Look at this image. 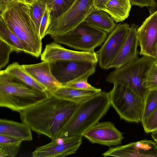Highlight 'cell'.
Returning a JSON list of instances; mask_svg holds the SVG:
<instances>
[{"label": "cell", "instance_id": "836d02e7", "mask_svg": "<svg viewBox=\"0 0 157 157\" xmlns=\"http://www.w3.org/2000/svg\"><path fill=\"white\" fill-rule=\"evenodd\" d=\"M16 0H0V13L4 11L10 3Z\"/></svg>", "mask_w": 157, "mask_h": 157}, {"label": "cell", "instance_id": "4fadbf2b", "mask_svg": "<svg viewBox=\"0 0 157 157\" xmlns=\"http://www.w3.org/2000/svg\"><path fill=\"white\" fill-rule=\"evenodd\" d=\"M82 136L92 144L109 147L120 145L124 138L123 133L109 121L98 122L85 132Z\"/></svg>", "mask_w": 157, "mask_h": 157}, {"label": "cell", "instance_id": "484cf974", "mask_svg": "<svg viewBox=\"0 0 157 157\" xmlns=\"http://www.w3.org/2000/svg\"><path fill=\"white\" fill-rule=\"evenodd\" d=\"M157 108V88L148 89L144 98L141 122L144 121Z\"/></svg>", "mask_w": 157, "mask_h": 157}, {"label": "cell", "instance_id": "ac0fdd59", "mask_svg": "<svg viewBox=\"0 0 157 157\" xmlns=\"http://www.w3.org/2000/svg\"><path fill=\"white\" fill-rule=\"evenodd\" d=\"M31 129L26 123L6 119H0V134L11 136L22 141L33 140Z\"/></svg>", "mask_w": 157, "mask_h": 157}, {"label": "cell", "instance_id": "30bf717a", "mask_svg": "<svg viewBox=\"0 0 157 157\" xmlns=\"http://www.w3.org/2000/svg\"><path fill=\"white\" fill-rule=\"evenodd\" d=\"M130 29L127 23H120L109 33L100 49L96 53L100 67L109 69L111 63L125 42Z\"/></svg>", "mask_w": 157, "mask_h": 157}, {"label": "cell", "instance_id": "277c9868", "mask_svg": "<svg viewBox=\"0 0 157 157\" xmlns=\"http://www.w3.org/2000/svg\"><path fill=\"white\" fill-rule=\"evenodd\" d=\"M50 96L47 91L31 87L4 70H0V107L19 113Z\"/></svg>", "mask_w": 157, "mask_h": 157}, {"label": "cell", "instance_id": "d590c367", "mask_svg": "<svg viewBox=\"0 0 157 157\" xmlns=\"http://www.w3.org/2000/svg\"><path fill=\"white\" fill-rule=\"evenodd\" d=\"M151 136L153 140L157 144V130L152 132Z\"/></svg>", "mask_w": 157, "mask_h": 157}, {"label": "cell", "instance_id": "6da1fadb", "mask_svg": "<svg viewBox=\"0 0 157 157\" xmlns=\"http://www.w3.org/2000/svg\"><path fill=\"white\" fill-rule=\"evenodd\" d=\"M78 105L51 95L20 112V117L38 135L55 139Z\"/></svg>", "mask_w": 157, "mask_h": 157}, {"label": "cell", "instance_id": "2e32d148", "mask_svg": "<svg viewBox=\"0 0 157 157\" xmlns=\"http://www.w3.org/2000/svg\"><path fill=\"white\" fill-rule=\"evenodd\" d=\"M138 27L135 24L131 25L127 38L111 63L109 69L119 68L138 58V47L139 44L136 36Z\"/></svg>", "mask_w": 157, "mask_h": 157}, {"label": "cell", "instance_id": "83f0119b", "mask_svg": "<svg viewBox=\"0 0 157 157\" xmlns=\"http://www.w3.org/2000/svg\"><path fill=\"white\" fill-rule=\"evenodd\" d=\"M143 86L147 89L157 88V62L155 60L146 72Z\"/></svg>", "mask_w": 157, "mask_h": 157}, {"label": "cell", "instance_id": "e575fe53", "mask_svg": "<svg viewBox=\"0 0 157 157\" xmlns=\"http://www.w3.org/2000/svg\"><path fill=\"white\" fill-rule=\"evenodd\" d=\"M108 0H94V5L95 8L102 10Z\"/></svg>", "mask_w": 157, "mask_h": 157}, {"label": "cell", "instance_id": "7402d4cb", "mask_svg": "<svg viewBox=\"0 0 157 157\" xmlns=\"http://www.w3.org/2000/svg\"><path fill=\"white\" fill-rule=\"evenodd\" d=\"M4 70L31 87L42 92L47 91L46 88L29 74L23 65L14 62L8 66Z\"/></svg>", "mask_w": 157, "mask_h": 157}, {"label": "cell", "instance_id": "3957f363", "mask_svg": "<svg viewBox=\"0 0 157 157\" xmlns=\"http://www.w3.org/2000/svg\"><path fill=\"white\" fill-rule=\"evenodd\" d=\"M110 106L108 93L101 91L78 105L58 137L82 136L85 132L99 122Z\"/></svg>", "mask_w": 157, "mask_h": 157}, {"label": "cell", "instance_id": "f546056e", "mask_svg": "<svg viewBox=\"0 0 157 157\" xmlns=\"http://www.w3.org/2000/svg\"><path fill=\"white\" fill-rule=\"evenodd\" d=\"M142 124L145 132L147 133L157 130V108Z\"/></svg>", "mask_w": 157, "mask_h": 157}, {"label": "cell", "instance_id": "d4e9b609", "mask_svg": "<svg viewBox=\"0 0 157 157\" xmlns=\"http://www.w3.org/2000/svg\"><path fill=\"white\" fill-rule=\"evenodd\" d=\"M75 0H44L50 10L51 21L66 12Z\"/></svg>", "mask_w": 157, "mask_h": 157}, {"label": "cell", "instance_id": "8fae6325", "mask_svg": "<svg viewBox=\"0 0 157 157\" xmlns=\"http://www.w3.org/2000/svg\"><path fill=\"white\" fill-rule=\"evenodd\" d=\"M82 136L58 137L49 143L36 147L33 157H64L75 153L82 142Z\"/></svg>", "mask_w": 157, "mask_h": 157}, {"label": "cell", "instance_id": "603a6c76", "mask_svg": "<svg viewBox=\"0 0 157 157\" xmlns=\"http://www.w3.org/2000/svg\"><path fill=\"white\" fill-rule=\"evenodd\" d=\"M0 39L10 45L13 51L17 52H25V48L22 42L1 17L0 18Z\"/></svg>", "mask_w": 157, "mask_h": 157}, {"label": "cell", "instance_id": "52a82bcc", "mask_svg": "<svg viewBox=\"0 0 157 157\" xmlns=\"http://www.w3.org/2000/svg\"><path fill=\"white\" fill-rule=\"evenodd\" d=\"M108 33L83 21L73 30L53 38V42L63 44L79 51L94 52L102 44Z\"/></svg>", "mask_w": 157, "mask_h": 157}, {"label": "cell", "instance_id": "44dd1931", "mask_svg": "<svg viewBox=\"0 0 157 157\" xmlns=\"http://www.w3.org/2000/svg\"><path fill=\"white\" fill-rule=\"evenodd\" d=\"M131 6L130 0H108L101 10L117 23L123 21L128 17Z\"/></svg>", "mask_w": 157, "mask_h": 157}, {"label": "cell", "instance_id": "8992f818", "mask_svg": "<svg viewBox=\"0 0 157 157\" xmlns=\"http://www.w3.org/2000/svg\"><path fill=\"white\" fill-rule=\"evenodd\" d=\"M108 92L111 106L121 119L128 122H141L144 98L127 87L114 84Z\"/></svg>", "mask_w": 157, "mask_h": 157}, {"label": "cell", "instance_id": "d6a6232c", "mask_svg": "<svg viewBox=\"0 0 157 157\" xmlns=\"http://www.w3.org/2000/svg\"><path fill=\"white\" fill-rule=\"evenodd\" d=\"M132 5L137 6L141 7H154L157 5L155 0H130Z\"/></svg>", "mask_w": 157, "mask_h": 157}, {"label": "cell", "instance_id": "7c38bea8", "mask_svg": "<svg viewBox=\"0 0 157 157\" xmlns=\"http://www.w3.org/2000/svg\"><path fill=\"white\" fill-rule=\"evenodd\" d=\"M42 61L50 63L60 61H77L97 63L96 52L72 50L66 48L58 43L52 42L46 45L40 55Z\"/></svg>", "mask_w": 157, "mask_h": 157}, {"label": "cell", "instance_id": "74e56055", "mask_svg": "<svg viewBox=\"0 0 157 157\" xmlns=\"http://www.w3.org/2000/svg\"><path fill=\"white\" fill-rule=\"evenodd\" d=\"M155 1L157 3V5L154 7H150L149 9L150 13L153 11L157 10V0H155Z\"/></svg>", "mask_w": 157, "mask_h": 157}, {"label": "cell", "instance_id": "9c48e42d", "mask_svg": "<svg viewBox=\"0 0 157 157\" xmlns=\"http://www.w3.org/2000/svg\"><path fill=\"white\" fill-rule=\"evenodd\" d=\"M50 63L53 75L63 86L82 78H88L94 73L97 64L73 60Z\"/></svg>", "mask_w": 157, "mask_h": 157}, {"label": "cell", "instance_id": "f35d334b", "mask_svg": "<svg viewBox=\"0 0 157 157\" xmlns=\"http://www.w3.org/2000/svg\"><path fill=\"white\" fill-rule=\"evenodd\" d=\"M153 58L155 59V60L156 62H157V46L155 53Z\"/></svg>", "mask_w": 157, "mask_h": 157}, {"label": "cell", "instance_id": "9a60e30c", "mask_svg": "<svg viewBox=\"0 0 157 157\" xmlns=\"http://www.w3.org/2000/svg\"><path fill=\"white\" fill-rule=\"evenodd\" d=\"M102 155L117 157H157V144L153 140H142L112 146Z\"/></svg>", "mask_w": 157, "mask_h": 157}, {"label": "cell", "instance_id": "ba28073f", "mask_svg": "<svg viewBox=\"0 0 157 157\" xmlns=\"http://www.w3.org/2000/svg\"><path fill=\"white\" fill-rule=\"evenodd\" d=\"M94 0H75L64 13L51 22L46 33L51 38L62 36L75 29L95 8Z\"/></svg>", "mask_w": 157, "mask_h": 157}, {"label": "cell", "instance_id": "8d00e7d4", "mask_svg": "<svg viewBox=\"0 0 157 157\" xmlns=\"http://www.w3.org/2000/svg\"><path fill=\"white\" fill-rule=\"evenodd\" d=\"M25 3L31 5L38 0H22Z\"/></svg>", "mask_w": 157, "mask_h": 157}, {"label": "cell", "instance_id": "4316f807", "mask_svg": "<svg viewBox=\"0 0 157 157\" xmlns=\"http://www.w3.org/2000/svg\"><path fill=\"white\" fill-rule=\"evenodd\" d=\"M46 7L44 0H38L30 5V13L39 34L40 21Z\"/></svg>", "mask_w": 157, "mask_h": 157}, {"label": "cell", "instance_id": "7a4b0ae2", "mask_svg": "<svg viewBox=\"0 0 157 157\" xmlns=\"http://www.w3.org/2000/svg\"><path fill=\"white\" fill-rule=\"evenodd\" d=\"M0 17L22 42L25 52L36 57L41 55L42 40L31 18L30 5L16 0L0 13Z\"/></svg>", "mask_w": 157, "mask_h": 157}, {"label": "cell", "instance_id": "5b68a950", "mask_svg": "<svg viewBox=\"0 0 157 157\" xmlns=\"http://www.w3.org/2000/svg\"><path fill=\"white\" fill-rule=\"evenodd\" d=\"M151 57L143 56L119 68L107 76L106 82L118 84L129 88L144 98L148 89L143 86L146 72L155 61Z\"/></svg>", "mask_w": 157, "mask_h": 157}, {"label": "cell", "instance_id": "4dcf8cb0", "mask_svg": "<svg viewBox=\"0 0 157 157\" xmlns=\"http://www.w3.org/2000/svg\"><path fill=\"white\" fill-rule=\"evenodd\" d=\"M51 21L50 10L46 4V7L40 21L39 29V35L41 40L46 36L47 30Z\"/></svg>", "mask_w": 157, "mask_h": 157}, {"label": "cell", "instance_id": "e0dca14e", "mask_svg": "<svg viewBox=\"0 0 157 157\" xmlns=\"http://www.w3.org/2000/svg\"><path fill=\"white\" fill-rule=\"evenodd\" d=\"M23 65L29 74L46 88L50 95L63 86L53 75L50 62L42 61L35 64Z\"/></svg>", "mask_w": 157, "mask_h": 157}, {"label": "cell", "instance_id": "1f68e13d", "mask_svg": "<svg viewBox=\"0 0 157 157\" xmlns=\"http://www.w3.org/2000/svg\"><path fill=\"white\" fill-rule=\"evenodd\" d=\"M88 78H83L69 83L65 86L82 90H99L100 88H95L89 84L87 81Z\"/></svg>", "mask_w": 157, "mask_h": 157}, {"label": "cell", "instance_id": "5bb4252c", "mask_svg": "<svg viewBox=\"0 0 157 157\" xmlns=\"http://www.w3.org/2000/svg\"><path fill=\"white\" fill-rule=\"evenodd\" d=\"M136 36L140 55L153 58L157 46V10L150 13L138 28Z\"/></svg>", "mask_w": 157, "mask_h": 157}, {"label": "cell", "instance_id": "f1b7e54d", "mask_svg": "<svg viewBox=\"0 0 157 157\" xmlns=\"http://www.w3.org/2000/svg\"><path fill=\"white\" fill-rule=\"evenodd\" d=\"M13 51V49L10 45L0 39V70L8 63L10 55Z\"/></svg>", "mask_w": 157, "mask_h": 157}, {"label": "cell", "instance_id": "cb8c5ba5", "mask_svg": "<svg viewBox=\"0 0 157 157\" xmlns=\"http://www.w3.org/2000/svg\"><path fill=\"white\" fill-rule=\"evenodd\" d=\"M22 141L11 136L0 134V157L16 156Z\"/></svg>", "mask_w": 157, "mask_h": 157}, {"label": "cell", "instance_id": "d6986e66", "mask_svg": "<svg viewBox=\"0 0 157 157\" xmlns=\"http://www.w3.org/2000/svg\"><path fill=\"white\" fill-rule=\"evenodd\" d=\"M84 21L108 33H110L117 25L113 19L106 12L96 8L88 15Z\"/></svg>", "mask_w": 157, "mask_h": 157}, {"label": "cell", "instance_id": "ffe728a7", "mask_svg": "<svg viewBox=\"0 0 157 157\" xmlns=\"http://www.w3.org/2000/svg\"><path fill=\"white\" fill-rule=\"evenodd\" d=\"M101 91L82 90L63 86L52 95L79 104L96 95Z\"/></svg>", "mask_w": 157, "mask_h": 157}]
</instances>
